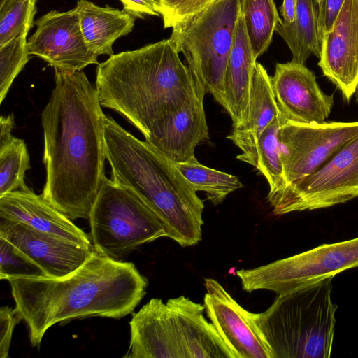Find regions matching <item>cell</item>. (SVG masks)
Wrapping results in <instances>:
<instances>
[{
	"instance_id": "3",
	"label": "cell",
	"mask_w": 358,
	"mask_h": 358,
	"mask_svg": "<svg viewBox=\"0 0 358 358\" xmlns=\"http://www.w3.org/2000/svg\"><path fill=\"white\" fill-rule=\"evenodd\" d=\"M95 86L101 106L124 116L145 138L157 123L206 94L169 38L110 56L98 64Z\"/></svg>"
},
{
	"instance_id": "10",
	"label": "cell",
	"mask_w": 358,
	"mask_h": 358,
	"mask_svg": "<svg viewBox=\"0 0 358 358\" xmlns=\"http://www.w3.org/2000/svg\"><path fill=\"white\" fill-rule=\"evenodd\" d=\"M358 197V134L314 173L267 199L275 215L326 208Z\"/></svg>"
},
{
	"instance_id": "35",
	"label": "cell",
	"mask_w": 358,
	"mask_h": 358,
	"mask_svg": "<svg viewBox=\"0 0 358 358\" xmlns=\"http://www.w3.org/2000/svg\"><path fill=\"white\" fill-rule=\"evenodd\" d=\"M355 100H356V102H357V103H358V84H357V87H356V90H355Z\"/></svg>"
},
{
	"instance_id": "6",
	"label": "cell",
	"mask_w": 358,
	"mask_h": 358,
	"mask_svg": "<svg viewBox=\"0 0 358 358\" xmlns=\"http://www.w3.org/2000/svg\"><path fill=\"white\" fill-rule=\"evenodd\" d=\"M333 278L278 295L258 313V325L273 358L330 357L337 310L331 297Z\"/></svg>"
},
{
	"instance_id": "7",
	"label": "cell",
	"mask_w": 358,
	"mask_h": 358,
	"mask_svg": "<svg viewBox=\"0 0 358 358\" xmlns=\"http://www.w3.org/2000/svg\"><path fill=\"white\" fill-rule=\"evenodd\" d=\"M241 0H216L202 12L172 28L169 38L206 93L222 106L224 80Z\"/></svg>"
},
{
	"instance_id": "29",
	"label": "cell",
	"mask_w": 358,
	"mask_h": 358,
	"mask_svg": "<svg viewBox=\"0 0 358 358\" xmlns=\"http://www.w3.org/2000/svg\"><path fill=\"white\" fill-rule=\"evenodd\" d=\"M47 276L30 257L0 236V279Z\"/></svg>"
},
{
	"instance_id": "23",
	"label": "cell",
	"mask_w": 358,
	"mask_h": 358,
	"mask_svg": "<svg viewBox=\"0 0 358 358\" xmlns=\"http://www.w3.org/2000/svg\"><path fill=\"white\" fill-rule=\"evenodd\" d=\"M283 119L280 113L264 130L254 148L248 153L236 157L238 159L256 167L266 178L269 185L267 198L279 193L285 185L279 141Z\"/></svg>"
},
{
	"instance_id": "27",
	"label": "cell",
	"mask_w": 358,
	"mask_h": 358,
	"mask_svg": "<svg viewBox=\"0 0 358 358\" xmlns=\"http://www.w3.org/2000/svg\"><path fill=\"white\" fill-rule=\"evenodd\" d=\"M36 0H1L0 46L27 36L34 24Z\"/></svg>"
},
{
	"instance_id": "34",
	"label": "cell",
	"mask_w": 358,
	"mask_h": 358,
	"mask_svg": "<svg viewBox=\"0 0 358 358\" xmlns=\"http://www.w3.org/2000/svg\"><path fill=\"white\" fill-rule=\"evenodd\" d=\"M297 0H283L280 6L282 22L285 24L292 23L295 19Z\"/></svg>"
},
{
	"instance_id": "4",
	"label": "cell",
	"mask_w": 358,
	"mask_h": 358,
	"mask_svg": "<svg viewBox=\"0 0 358 358\" xmlns=\"http://www.w3.org/2000/svg\"><path fill=\"white\" fill-rule=\"evenodd\" d=\"M104 139L112 180L138 195L182 247L201 240L203 201L173 162L106 115Z\"/></svg>"
},
{
	"instance_id": "36",
	"label": "cell",
	"mask_w": 358,
	"mask_h": 358,
	"mask_svg": "<svg viewBox=\"0 0 358 358\" xmlns=\"http://www.w3.org/2000/svg\"><path fill=\"white\" fill-rule=\"evenodd\" d=\"M315 3H316V5H317L319 3V2L320 1V0H315Z\"/></svg>"
},
{
	"instance_id": "24",
	"label": "cell",
	"mask_w": 358,
	"mask_h": 358,
	"mask_svg": "<svg viewBox=\"0 0 358 358\" xmlns=\"http://www.w3.org/2000/svg\"><path fill=\"white\" fill-rule=\"evenodd\" d=\"M240 10L257 59L267 51L280 20L274 0H241Z\"/></svg>"
},
{
	"instance_id": "22",
	"label": "cell",
	"mask_w": 358,
	"mask_h": 358,
	"mask_svg": "<svg viewBox=\"0 0 358 358\" xmlns=\"http://www.w3.org/2000/svg\"><path fill=\"white\" fill-rule=\"evenodd\" d=\"M315 0H297L294 20L285 24L280 18L275 31L284 39L292 55V61L305 64L314 55L320 57L321 36Z\"/></svg>"
},
{
	"instance_id": "31",
	"label": "cell",
	"mask_w": 358,
	"mask_h": 358,
	"mask_svg": "<svg viewBox=\"0 0 358 358\" xmlns=\"http://www.w3.org/2000/svg\"><path fill=\"white\" fill-rule=\"evenodd\" d=\"M23 320L20 312L8 306L0 308V357L7 358L15 327Z\"/></svg>"
},
{
	"instance_id": "20",
	"label": "cell",
	"mask_w": 358,
	"mask_h": 358,
	"mask_svg": "<svg viewBox=\"0 0 358 358\" xmlns=\"http://www.w3.org/2000/svg\"><path fill=\"white\" fill-rule=\"evenodd\" d=\"M280 111L273 90L271 78L266 69L257 62L254 69L248 105L242 122L233 128L227 138L245 154Z\"/></svg>"
},
{
	"instance_id": "15",
	"label": "cell",
	"mask_w": 358,
	"mask_h": 358,
	"mask_svg": "<svg viewBox=\"0 0 358 358\" xmlns=\"http://www.w3.org/2000/svg\"><path fill=\"white\" fill-rule=\"evenodd\" d=\"M318 66L349 102L358 84V0H345L321 41Z\"/></svg>"
},
{
	"instance_id": "5",
	"label": "cell",
	"mask_w": 358,
	"mask_h": 358,
	"mask_svg": "<svg viewBox=\"0 0 358 358\" xmlns=\"http://www.w3.org/2000/svg\"><path fill=\"white\" fill-rule=\"evenodd\" d=\"M204 310V305L184 296L166 303L150 299L132 315L129 348L123 357L234 358Z\"/></svg>"
},
{
	"instance_id": "16",
	"label": "cell",
	"mask_w": 358,
	"mask_h": 358,
	"mask_svg": "<svg viewBox=\"0 0 358 358\" xmlns=\"http://www.w3.org/2000/svg\"><path fill=\"white\" fill-rule=\"evenodd\" d=\"M0 236L35 262L52 278L65 277L80 268L91 256L87 248L0 217Z\"/></svg>"
},
{
	"instance_id": "18",
	"label": "cell",
	"mask_w": 358,
	"mask_h": 358,
	"mask_svg": "<svg viewBox=\"0 0 358 358\" xmlns=\"http://www.w3.org/2000/svg\"><path fill=\"white\" fill-rule=\"evenodd\" d=\"M208 138L203 99H199L157 123L145 141L180 163L194 156L195 148Z\"/></svg>"
},
{
	"instance_id": "19",
	"label": "cell",
	"mask_w": 358,
	"mask_h": 358,
	"mask_svg": "<svg viewBox=\"0 0 358 358\" xmlns=\"http://www.w3.org/2000/svg\"><path fill=\"white\" fill-rule=\"evenodd\" d=\"M256 59L240 12L224 80L222 107L230 115L233 128L243 121Z\"/></svg>"
},
{
	"instance_id": "28",
	"label": "cell",
	"mask_w": 358,
	"mask_h": 358,
	"mask_svg": "<svg viewBox=\"0 0 358 358\" xmlns=\"http://www.w3.org/2000/svg\"><path fill=\"white\" fill-rule=\"evenodd\" d=\"M26 36L13 38L0 46V103L6 98L11 85L29 61Z\"/></svg>"
},
{
	"instance_id": "26",
	"label": "cell",
	"mask_w": 358,
	"mask_h": 358,
	"mask_svg": "<svg viewBox=\"0 0 358 358\" xmlns=\"http://www.w3.org/2000/svg\"><path fill=\"white\" fill-rule=\"evenodd\" d=\"M30 159L23 139L13 135L0 138V196L27 187L24 176Z\"/></svg>"
},
{
	"instance_id": "17",
	"label": "cell",
	"mask_w": 358,
	"mask_h": 358,
	"mask_svg": "<svg viewBox=\"0 0 358 358\" xmlns=\"http://www.w3.org/2000/svg\"><path fill=\"white\" fill-rule=\"evenodd\" d=\"M0 217L59 236L80 246H93L88 235L71 220L28 187L0 196Z\"/></svg>"
},
{
	"instance_id": "14",
	"label": "cell",
	"mask_w": 358,
	"mask_h": 358,
	"mask_svg": "<svg viewBox=\"0 0 358 358\" xmlns=\"http://www.w3.org/2000/svg\"><path fill=\"white\" fill-rule=\"evenodd\" d=\"M271 78L279 111L287 121L326 122L334 105V94L328 95L320 89L315 73L305 64L278 63Z\"/></svg>"
},
{
	"instance_id": "12",
	"label": "cell",
	"mask_w": 358,
	"mask_h": 358,
	"mask_svg": "<svg viewBox=\"0 0 358 358\" xmlns=\"http://www.w3.org/2000/svg\"><path fill=\"white\" fill-rule=\"evenodd\" d=\"M34 24L36 31L27 40L30 55L62 71H83L88 65L99 64L98 55L85 42L76 7L65 12L52 10Z\"/></svg>"
},
{
	"instance_id": "33",
	"label": "cell",
	"mask_w": 358,
	"mask_h": 358,
	"mask_svg": "<svg viewBox=\"0 0 358 358\" xmlns=\"http://www.w3.org/2000/svg\"><path fill=\"white\" fill-rule=\"evenodd\" d=\"M124 10L135 17L145 15H159L157 0H120Z\"/></svg>"
},
{
	"instance_id": "9",
	"label": "cell",
	"mask_w": 358,
	"mask_h": 358,
	"mask_svg": "<svg viewBox=\"0 0 358 358\" xmlns=\"http://www.w3.org/2000/svg\"><path fill=\"white\" fill-rule=\"evenodd\" d=\"M358 267V237L322 244L270 264L236 272L243 289L289 294L311 284Z\"/></svg>"
},
{
	"instance_id": "8",
	"label": "cell",
	"mask_w": 358,
	"mask_h": 358,
	"mask_svg": "<svg viewBox=\"0 0 358 358\" xmlns=\"http://www.w3.org/2000/svg\"><path fill=\"white\" fill-rule=\"evenodd\" d=\"M89 221L94 248L122 261L138 246L166 237L157 214L131 190L106 178Z\"/></svg>"
},
{
	"instance_id": "21",
	"label": "cell",
	"mask_w": 358,
	"mask_h": 358,
	"mask_svg": "<svg viewBox=\"0 0 358 358\" xmlns=\"http://www.w3.org/2000/svg\"><path fill=\"white\" fill-rule=\"evenodd\" d=\"M76 8L85 42L98 56L114 55V42L131 32L135 24V17L124 10L101 7L88 0H78Z\"/></svg>"
},
{
	"instance_id": "25",
	"label": "cell",
	"mask_w": 358,
	"mask_h": 358,
	"mask_svg": "<svg viewBox=\"0 0 358 358\" xmlns=\"http://www.w3.org/2000/svg\"><path fill=\"white\" fill-rule=\"evenodd\" d=\"M176 165L194 190L205 192L213 205L221 203L230 193L243 187L236 176L207 167L194 155Z\"/></svg>"
},
{
	"instance_id": "2",
	"label": "cell",
	"mask_w": 358,
	"mask_h": 358,
	"mask_svg": "<svg viewBox=\"0 0 358 358\" xmlns=\"http://www.w3.org/2000/svg\"><path fill=\"white\" fill-rule=\"evenodd\" d=\"M8 281L33 347L40 345L56 324L91 317L120 319L132 313L148 286L133 263L110 259L94 248L89 259L65 277Z\"/></svg>"
},
{
	"instance_id": "30",
	"label": "cell",
	"mask_w": 358,
	"mask_h": 358,
	"mask_svg": "<svg viewBox=\"0 0 358 358\" xmlns=\"http://www.w3.org/2000/svg\"><path fill=\"white\" fill-rule=\"evenodd\" d=\"M216 0H157L164 28H173L202 12Z\"/></svg>"
},
{
	"instance_id": "32",
	"label": "cell",
	"mask_w": 358,
	"mask_h": 358,
	"mask_svg": "<svg viewBox=\"0 0 358 358\" xmlns=\"http://www.w3.org/2000/svg\"><path fill=\"white\" fill-rule=\"evenodd\" d=\"M344 1L345 0H320L317 5L321 41L322 36L328 33L332 28Z\"/></svg>"
},
{
	"instance_id": "1",
	"label": "cell",
	"mask_w": 358,
	"mask_h": 358,
	"mask_svg": "<svg viewBox=\"0 0 358 358\" xmlns=\"http://www.w3.org/2000/svg\"><path fill=\"white\" fill-rule=\"evenodd\" d=\"M55 70V87L41 114L42 195L70 220L89 219L107 178L106 115L96 86L83 71Z\"/></svg>"
},
{
	"instance_id": "11",
	"label": "cell",
	"mask_w": 358,
	"mask_h": 358,
	"mask_svg": "<svg viewBox=\"0 0 358 358\" xmlns=\"http://www.w3.org/2000/svg\"><path fill=\"white\" fill-rule=\"evenodd\" d=\"M357 134L358 121L304 124L284 118L279 132L285 182L282 190L314 173Z\"/></svg>"
},
{
	"instance_id": "13",
	"label": "cell",
	"mask_w": 358,
	"mask_h": 358,
	"mask_svg": "<svg viewBox=\"0 0 358 358\" xmlns=\"http://www.w3.org/2000/svg\"><path fill=\"white\" fill-rule=\"evenodd\" d=\"M204 307L207 316L234 358H273L257 323L258 313L244 309L220 282L205 280Z\"/></svg>"
}]
</instances>
